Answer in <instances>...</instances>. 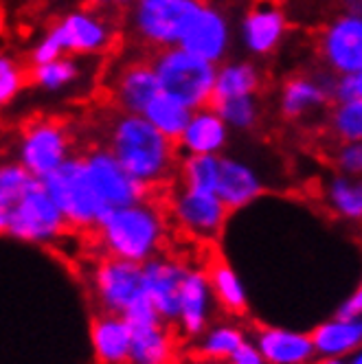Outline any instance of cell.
I'll list each match as a JSON object with an SVG mask.
<instances>
[{"label":"cell","instance_id":"obj_21","mask_svg":"<svg viewBox=\"0 0 362 364\" xmlns=\"http://www.w3.org/2000/svg\"><path fill=\"white\" fill-rule=\"evenodd\" d=\"M250 341L266 364H309L316 358L312 338L305 331L268 325L257 329Z\"/></svg>","mask_w":362,"mask_h":364},{"label":"cell","instance_id":"obj_17","mask_svg":"<svg viewBox=\"0 0 362 364\" xmlns=\"http://www.w3.org/2000/svg\"><path fill=\"white\" fill-rule=\"evenodd\" d=\"M189 264L171 257H154L141 264V285L145 296L165 325H174L178 318V294Z\"/></svg>","mask_w":362,"mask_h":364},{"label":"cell","instance_id":"obj_14","mask_svg":"<svg viewBox=\"0 0 362 364\" xmlns=\"http://www.w3.org/2000/svg\"><path fill=\"white\" fill-rule=\"evenodd\" d=\"M90 283L103 314L121 316L130 303L143 294L141 266L117 257H101L90 274Z\"/></svg>","mask_w":362,"mask_h":364},{"label":"cell","instance_id":"obj_23","mask_svg":"<svg viewBox=\"0 0 362 364\" xmlns=\"http://www.w3.org/2000/svg\"><path fill=\"white\" fill-rule=\"evenodd\" d=\"M264 82H266V75L260 62L248 60V58H228L215 66L213 101H222L230 97H246V95H262Z\"/></svg>","mask_w":362,"mask_h":364},{"label":"cell","instance_id":"obj_10","mask_svg":"<svg viewBox=\"0 0 362 364\" xmlns=\"http://www.w3.org/2000/svg\"><path fill=\"white\" fill-rule=\"evenodd\" d=\"M62 36L66 55L90 60L101 58L117 42V22L106 14L90 7H73L53 20Z\"/></svg>","mask_w":362,"mask_h":364},{"label":"cell","instance_id":"obj_39","mask_svg":"<svg viewBox=\"0 0 362 364\" xmlns=\"http://www.w3.org/2000/svg\"><path fill=\"white\" fill-rule=\"evenodd\" d=\"M349 101H362V73L336 75L331 103H349Z\"/></svg>","mask_w":362,"mask_h":364},{"label":"cell","instance_id":"obj_6","mask_svg":"<svg viewBox=\"0 0 362 364\" xmlns=\"http://www.w3.org/2000/svg\"><path fill=\"white\" fill-rule=\"evenodd\" d=\"M75 154V134L66 121L38 117L20 129L16 161L36 180L46 178Z\"/></svg>","mask_w":362,"mask_h":364},{"label":"cell","instance_id":"obj_44","mask_svg":"<svg viewBox=\"0 0 362 364\" xmlns=\"http://www.w3.org/2000/svg\"><path fill=\"white\" fill-rule=\"evenodd\" d=\"M7 224H9V209L5 204H0V235L7 232Z\"/></svg>","mask_w":362,"mask_h":364},{"label":"cell","instance_id":"obj_9","mask_svg":"<svg viewBox=\"0 0 362 364\" xmlns=\"http://www.w3.org/2000/svg\"><path fill=\"white\" fill-rule=\"evenodd\" d=\"M178 46L215 66L222 64L235 46V24L230 11L218 0H202Z\"/></svg>","mask_w":362,"mask_h":364},{"label":"cell","instance_id":"obj_2","mask_svg":"<svg viewBox=\"0 0 362 364\" xmlns=\"http://www.w3.org/2000/svg\"><path fill=\"white\" fill-rule=\"evenodd\" d=\"M169 224L167 209L149 196L103 215L95 226L97 246L103 257H117L141 266L161 255L169 237Z\"/></svg>","mask_w":362,"mask_h":364},{"label":"cell","instance_id":"obj_35","mask_svg":"<svg viewBox=\"0 0 362 364\" xmlns=\"http://www.w3.org/2000/svg\"><path fill=\"white\" fill-rule=\"evenodd\" d=\"M27 84V70L20 60L9 53H0V110L14 103Z\"/></svg>","mask_w":362,"mask_h":364},{"label":"cell","instance_id":"obj_29","mask_svg":"<svg viewBox=\"0 0 362 364\" xmlns=\"http://www.w3.org/2000/svg\"><path fill=\"white\" fill-rule=\"evenodd\" d=\"M198 338H200L198 353L206 362L222 364L230 358V353L235 351L248 336L235 323H211Z\"/></svg>","mask_w":362,"mask_h":364},{"label":"cell","instance_id":"obj_32","mask_svg":"<svg viewBox=\"0 0 362 364\" xmlns=\"http://www.w3.org/2000/svg\"><path fill=\"white\" fill-rule=\"evenodd\" d=\"M220 156H180L176 176L180 185L196 191L215 193Z\"/></svg>","mask_w":362,"mask_h":364},{"label":"cell","instance_id":"obj_18","mask_svg":"<svg viewBox=\"0 0 362 364\" xmlns=\"http://www.w3.org/2000/svg\"><path fill=\"white\" fill-rule=\"evenodd\" d=\"M215 305L206 270L202 266H189L178 294V318L174 323L178 331L185 338H198L211 325Z\"/></svg>","mask_w":362,"mask_h":364},{"label":"cell","instance_id":"obj_45","mask_svg":"<svg viewBox=\"0 0 362 364\" xmlns=\"http://www.w3.org/2000/svg\"><path fill=\"white\" fill-rule=\"evenodd\" d=\"M137 0H112V7H119V9H130Z\"/></svg>","mask_w":362,"mask_h":364},{"label":"cell","instance_id":"obj_42","mask_svg":"<svg viewBox=\"0 0 362 364\" xmlns=\"http://www.w3.org/2000/svg\"><path fill=\"white\" fill-rule=\"evenodd\" d=\"M339 14H353V16H362V0H339Z\"/></svg>","mask_w":362,"mask_h":364},{"label":"cell","instance_id":"obj_31","mask_svg":"<svg viewBox=\"0 0 362 364\" xmlns=\"http://www.w3.org/2000/svg\"><path fill=\"white\" fill-rule=\"evenodd\" d=\"M211 106L218 110L222 121L230 132H252L260 127L264 117V106L260 95H246V97H230L222 101H213Z\"/></svg>","mask_w":362,"mask_h":364},{"label":"cell","instance_id":"obj_15","mask_svg":"<svg viewBox=\"0 0 362 364\" xmlns=\"http://www.w3.org/2000/svg\"><path fill=\"white\" fill-rule=\"evenodd\" d=\"M319 58L334 75L362 73V16L336 14L319 33Z\"/></svg>","mask_w":362,"mask_h":364},{"label":"cell","instance_id":"obj_22","mask_svg":"<svg viewBox=\"0 0 362 364\" xmlns=\"http://www.w3.org/2000/svg\"><path fill=\"white\" fill-rule=\"evenodd\" d=\"M90 345L97 364H127L132 345V327L121 316L101 311L90 325Z\"/></svg>","mask_w":362,"mask_h":364},{"label":"cell","instance_id":"obj_28","mask_svg":"<svg viewBox=\"0 0 362 364\" xmlns=\"http://www.w3.org/2000/svg\"><path fill=\"white\" fill-rule=\"evenodd\" d=\"M323 198L327 209L345 222H360L362 220V182L360 178L331 173L325 180Z\"/></svg>","mask_w":362,"mask_h":364},{"label":"cell","instance_id":"obj_1","mask_svg":"<svg viewBox=\"0 0 362 364\" xmlns=\"http://www.w3.org/2000/svg\"><path fill=\"white\" fill-rule=\"evenodd\" d=\"M103 145L119 165L151 191L176 176L178 147L141 114L115 112L106 121Z\"/></svg>","mask_w":362,"mask_h":364},{"label":"cell","instance_id":"obj_40","mask_svg":"<svg viewBox=\"0 0 362 364\" xmlns=\"http://www.w3.org/2000/svg\"><path fill=\"white\" fill-rule=\"evenodd\" d=\"M334 316L343 321H358L362 316V290L356 288L345 301H341L334 311Z\"/></svg>","mask_w":362,"mask_h":364},{"label":"cell","instance_id":"obj_27","mask_svg":"<svg viewBox=\"0 0 362 364\" xmlns=\"http://www.w3.org/2000/svg\"><path fill=\"white\" fill-rule=\"evenodd\" d=\"M176 343L165 323L132 329V345L127 364H171Z\"/></svg>","mask_w":362,"mask_h":364},{"label":"cell","instance_id":"obj_20","mask_svg":"<svg viewBox=\"0 0 362 364\" xmlns=\"http://www.w3.org/2000/svg\"><path fill=\"white\" fill-rule=\"evenodd\" d=\"M230 129L213 106L191 110V117L178 136L176 147L180 156H222L230 145Z\"/></svg>","mask_w":362,"mask_h":364},{"label":"cell","instance_id":"obj_33","mask_svg":"<svg viewBox=\"0 0 362 364\" xmlns=\"http://www.w3.org/2000/svg\"><path fill=\"white\" fill-rule=\"evenodd\" d=\"M327 132L339 143L362 141V101L331 103L327 108Z\"/></svg>","mask_w":362,"mask_h":364},{"label":"cell","instance_id":"obj_4","mask_svg":"<svg viewBox=\"0 0 362 364\" xmlns=\"http://www.w3.org/2000/svg\"><path fill=\"white\" fill-rule=\"evenodd\" d=\"M40 182L73 230H95L101 218L108 213L88 178L82 154H73L62 167Z\"/></svg>","mask_w":362,"mask_h":364},{"label":"cell","instance_id":"obj_34","mask_svg":"<svg viewBox=\"0 0 362 364\" xmlns=\"http://www.w3.org/2000/svg\"><path fill=\"white\" fill-rule=\"evenodd\" d=\"M33 182L36 178L16 159L0 161V204H5L9 209L31 189Z\"/></svg>","mask_w":362,"mask_h":364},{"label":"cell","instance_id":"obj_41","mask_svg":"<svg viewBox=\"0 0 362 364\" xmlns=\"http://www.w3.org/2000/svg\"><path fill=\"white\" fill-rule=\"evenodd\" d=\"M226 364H266V362H264L260 349L255 347V343L250 341V338H246V341L230 353Z\"/></svg>","mask_w":362,"mask_h":364},{"label":"cell","instance_id":"obj_25","mask_svg":"<svg viewBox=\"0 0 362 364\" xmlns=\"http://www.w3.org/2000/svg\"><path fill=\"white\" fill-rule=\"evenodd\" d=\"M314 353L321 358H347L362 345V321H343L331 316L319 323L312 333Z\"/></svg>","mask_w":362,"mask_h":364},{"label":"cell","instance_id":"obj_38","mask_svg":"<svg viewBox=\"0 0 362 364\" xmlns=\"http://www.w3.org/2000/svg\"><path fill=\"white\" fill-rule=\"evenodd\" d=\"M121 318H123L127 325H130L132 329H137V327H149V325L163 323V321H161V316H159V311L154 309L151 301L145 296V292H143L139 299H134V301L130 303V307H127V309L123 311Z\"/></svg>","mask_w":362,"mask_h":364},{"label":"cell","instance_id":"obj_3","mask_svg":"<svg viewBox=\"0 0 362 364\" xmlns=\"http://www.w3.org/2000/svg\"><path fill=\"white\" fill-rule=\"evenodd\" d=\"M149 64L163 95L180 101L189 110L211 106L215 64L196 58L180 46L154 50Z\"/></svg>","mask_w":362,"mask_h":364},{"label":"cell","instance_id":"obj_26","mask_svg":"<svg viewBox=\"0 0 362 364\" xmlns=\"http://www.w3.org/2000/svg\"><path fill=\"white\" fill-rule=\"evenodd\" d=\"M204 270L209 277L215 303L230 316H244L248 311V290L238 270L224 259H215Z\"/></svg>","mask_w":362,"mask_h":364},{"label":"cell","instance_id":"obj_13","mask_svg":"<svg viewBox=\"0 0 362 364\" xmlns=\"http://www.w3.org/2000/svg\"><path fill=\"white\" fill-rule=\"evenodd\" d=\"M88 178L106 209H121V206L141 202L151 196V191L127 173L106 145L88 147L84 154Z\"/></svg>","mask_w":362,"mask_h":364},{"label":"cell","instance_id":"obj_5","mask_svg":"<svg viewBox=\"0 0 362 364\" xmlns=\"http://www.w3.org/2000/svg\"><path fill=\"white\" fill-rule=\"evenodd\" d=\"M202 0H137L127 14V36L143 50L178 46Z\"/></svg>","mask_w":362,"mask_h":364},{"label":"cell","instance_id":"obj_24","mask_svg":"<svg viewBox=\"0 0 362 364\" xmlns=\"http://www.w3.org/2000/svg\"><path fill=\"white\" fill-rule=\"evenodd\" d=\"M88 68L84 60L62 55L53 62H46L40 66H31L27 73V82L46 97H62L80 88L86 80Z\"/></svg>","mask_w":362,"mask_h":364},{"label":"cell","instance_id":"obj_47","mask_svg":"<svg viewBox=\"0 0 362 364\" xmlns=\"http://www.w3.org/2000/svg\"><path fill=\"white\" fill-rule=\"evenodd\" d=\"M347 362H349V364H362V355H360V349H358V351H353L351 355H347Z\"/></svg>","mask_w":362,"mask_h":364},{"label":"cell","instance_id":"obj_37","mask_svg":"<svg viewBox=\"0 0 362 364\" xmlns=\"http://www.w3.org/2000/svg\"><path fill=\"white\" fill-rule=\"evenodd\" d=\"M334 167L339 173L360 178L362 173V143H339L334 151Z\"/></svg>","mask_w":362,"mask_h":364},{"label":"cell","instance_id":"obj_7","mask_svg":"<svg viewBox=\"0 0 362 364\" xmlns=\"http://www.w3.org/2000/svg\"><path fill=\"white\" fill-rule=\"evenodd\" d=\"M68 230L70 228L64 215L60 213L58 204L50 200L40 180H36L31 189L14 206H9L7 235H11L18 242L48 246L60 242Z\"/></svg>","mask_w":362,"mask_h":364},{"label":"cell","instance_id":"obj_19","mask_svg":"<svg viewBox=\"0 0 362 364\" xmlns=\"http://www.w3.org/2000/svg\"><path fill=\"white\" fill-rule=\"evenodd\" d=\"M266 193V180L250 161L233 154L220 156L215 196L228 211H242Z\"/></svg>","mask_w":362,"mask_h":364},{"label":"cell","instance_id":"obj_12","mask_svg":"<svg viewBox=\"0 0 362 364\" xmlns=\"http://www.w3.org/2000/svg\"><path fill=\"white\" fill-rule=\"evenodd\" d=\"M336 75L327 68L294 73L281 82L277 90V112L283 121L303 123L331 106Z\"/></svg>","mask_w":362,"mask_h":364},{"label":"cell","instance_id":"obj_30","mask_svg":"<svg viewBox=\"0 0 362 364\" xmlns=\"http://www.w3.org/2000/svg\"><path fill=\"white\" fill-rule=\"evenodd\" d=\"M149 125H154L161 134H165L169 141H178V136L183 134V129L191 117V110L183 106L180 101L159 92L149 101V106L141 114Z\"/></svg>","mask_w":362,"mask_h":364},{"label":"cell","instance_id":"obj_8","mask_svg":"<svg viewBox=\"0 0 362 364\" xmlns=\"http://www.w3.org/2000/svg\"><path fill=\"white\" fill-rule=\"evenodd\" d=\"M290 36V18L275 0H257L240 18L235 42L244 58L262 62L279 53Z\"/></svg>","mask_w":362,"mask_h":364},{"label":"cell","instance_id":"obj_16","mask_svg":"<svg viewBox=\"0 0 362 364\" xmlns=\"http://www.w3.org/2000/svg\"><path fill=\"white\" fill-rule=\"evenodd\" d=\"M161 92L149 58L125 60L110 73L108 95L117 112L143 114L149 101Z\"/></svg>","mask_w":362,"mask_h":364},{"label":"cell","instance_id":"obj_43","mask_svg":"<svg viewBox=\"0 0 362 364\" xmlns=\"http://www.w3.org/2000/svg\"><path fill=\"white\" fill-rule=\"evenodd\" d=\"M84 7H90V9H97V11H106L112 7V0H82Z\"/></svg>","mask_w":362,"mask_h":364},{"label":"cell","instance_id":"obj_11","mask_svg":"<svg viewBox=\"0 0 362 364\" xmlns=\"http://www.w3.org/2000/svg\"><path fill=\"white\" fill-rule=\"evenodd\" d=\"M167 215L169 222H174L185 235L193 240L215 242L222 235L230 211L215 193L196 191L178 185L171 191Z\"/></svg>","mask_w":362,"mask_h":364},{"label":"cell","instance_id":"obj_46","mask_svg":"<svg viewBox=\"0 0 362 364\" xmlns=\"http://www.w3.org/2000/svg\"><path fill=\"white\" fill-rule=\"evenodd\" d=\"M319 364H349L347 358H323Z\"/></svg>","mask_w":362,"mask_h":364},{"label":"cell","instance_id":"obj_36","mask_svg":"<svg viewBox=\"0 0 362 364\" xmlns=\"http://www.w3.org/2000/svg\"><path fill=\"white\" fill-rule=\"evenodd\" d=\"M62 55H66L62 36L55 29V24L50 22L29 48V55H27L29 66H40V64H46V62H53V60H58Z\"/></svg>","mask_w":362,"mask_h":364}]
</instances>
